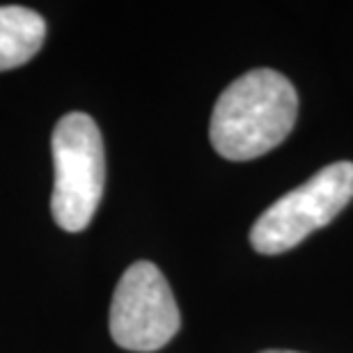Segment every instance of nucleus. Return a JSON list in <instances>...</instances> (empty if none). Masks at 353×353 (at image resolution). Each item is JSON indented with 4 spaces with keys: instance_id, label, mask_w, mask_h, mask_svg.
Returning <instances> with one entry per match:
<instances>
[{
    "instance_id": "423d86ee",
    "label": "nucleus",
    "mask_w": 353,
    "mask_h": 353,
    "mask_svg": "<svg viewBox=\"0 0 353 353\" xmlns=\"http://www.w3.org/2000/svg\"><path fill=\"white\" fill-rule=\"evenodd\" d=\"M262 353H296V351H278V349H273V351H262Z\"/></svg>"
},
{
    "instance_id": "f03ea898",
    "label": "nucleus",
    "mask_w": 353,
    "mask_h": 353,
    "mask_svg": "<svg viewBox=\"0 0 353 353\" xmlns=\"http://www.w3.org/2000/svg\"><path fill=\"white\" fill-rule=\"evenodd\" d=\"M53 221L65 232H83L92 223L105 186V152L97 122L85 112H67L53 138Z\"/></svg>"
},
{
    "instance_id": "39448f33",
    "label": "nucleus",
    "mask_w": 353,
    "mask_h": 353,
    "mask_svg": "<svg viewBox=\"0 0 353 353\" xmlns=\"http://www.w3.org/2000/svg\"><path fill=\"white\" fill-rule=\"evenodd\" d=\"M46 21L41 14L21 5L0 7V72H10L41 51Z\"/></svg>"
},
{
    "instance_id": "7ed1b4c3",
    "label": "nucleus",
    "mask_w": 353,
    "mask_h": 353,
    "mask_svg": "<svg viewBox=\"0 0 353 353\" xmlns=\"http://www.w3.org/2000/svg\"><path fill=\"white\" fill-rule=\"evenodd\" d=\"M353 200V163L340 161L314 172L305 183L273 202L250 230L259 255H280L296 248L312 232L326 228Z\"/></svg>"
},
{
    "instance_id": "f257e3e1",
    "label": "nucleus",
    "mask_w": 353,
    "mask_h": 353,
    "mask_svg": "<svg viewBox=\"0 0 353 353\" xmlns=\"http://www.w3.org/2000/svg\"><path fill=\"white\" fill-rule=\"evenodd\" d=\"M296 115L299 94L287 76L252 69L218 97L209 124L211 145L228 161H252L285 143Z\"/></svg>"
},
{
    "instance_id": "20e7f679",
    "label": "nucleus",
    "mask_w": 353,
    "mask_h": 353,
    "mask_svg": "<svg viewBox=\"0 0 353 353\" xmlns=\"http://www.w3.org/2000/svg\"><path fill=\"white\" fill-rule=\"evenodd\" d=\"M181 314L165 275L152 262L131 264L110 301L108 328L117 347L136 353L163 349L179 333Z\"/></svg>"
}]
</instances>
